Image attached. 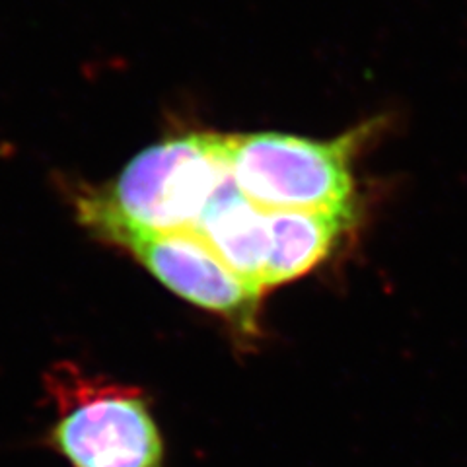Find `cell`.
<instances>
[{"mask_svg":"<svg viewBox=\"0 0 467 467\" xmlns=\"http://www.w3.org/2000/svg\"><path fill=\"white\" fill-rule=\"evenodd\" d=\"M230 180L223 133L193 130L137 154L109 183L77 197L80 223L96 238L115 234H192Z\"/></svg>","mask_w":467,"mask_h":467,"instance_id":"1","label":"cell"},{"mask_svg":"<svg viewBox=\"0 0 467 467\" xmlns=\"http://www.w3.org/2000/svg\"><path fill=\"white\" fill-rule=\"evenodd\" d=\"M372 130L374 123H367L331 140L286 133L223 135L230 178L263 211H350V164Z\"/></svg>","mask_w":467,"mask_h":467,"instance_id":"2","label":"cell"},{"mask_svg":"<svg viewBox=\"0 0 467 467\" xmlns=\"http://www.w3.org/2000/svg\"><path fill=\"white\" fill-rule=\"evenodd\" d=\"M57 420L49 446L72 467H164L162 436L139 388L58 364L47 374Z\"/></svg>","mask_w":467,"mask_h":467,"instance_id":"3","label":"cell"},{"mask_svg":"<svg viewBox=\"0 0 467 467\" xmlns=\"http://www.w3.org/2000/svg\"><path fill=\"white\" fill-rule=\"evenodd\" d=\"M183 300L223 316L234 329L254 335L263 292L230 271L193 234L123 232L106 240Z\"/></svg>","mask_w":467,"mask_h":467,"instance_id":"4","label":"cell"},{"mask_svg":"<svg viewBox=\"0 0 467 467\" xmlns=\"http://www.w3.org/2000/svg\"><path fill=\"white\" fill-rule=\"evenodd\" d=\"M192 234L230 271L265 295L263 276L271 250L269 211L247 201L232 178L209 202Z\"/></svg>","mask_w":467,"mask_h":467,"instance_id":"5","label":"cell"},{"mask_svg":"<svg viewBox=\"0 0 467 467\" xmlns=\"http://www.w3.org/2000/svg\"><path fill=\"white\" fill-rule=\"evenodd\" d=\"M350 211H269L271 250L263 276L265 292L296 281L324 261L343 232L353 226Z\"/></svg>","mask_w":467,"mask_h":467,"instance_id":"6","label":"cell"}]
</instances>
